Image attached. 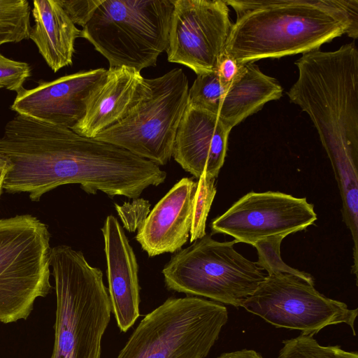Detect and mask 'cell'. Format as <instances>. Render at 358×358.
Listing matches in <instances>:
<instances>
[{
    "instance_id": "cell-6",
    "label": "cell",
    "mask_w": 358,
    "mask_h": 358,
    "mask_svg": "<svg viewBox=\"0 0 358 358\" xmlns=\"http://www.w3.org/2000/svg\"><path fill=\"white\" fill-rule=\"evenodd\" d=\"M227 321L220 303L170 297L144 317L117 358H205Z\"/></svg>"
},
{
    "instance_id": "cell-9",
    "label": "cell",
    "mask_w": 358,
    "mask_h": 358,
    "mask_svg": "<svg viewBox=\"0 0 358 358\" xmlns=\"http://www.w3.org/2000/svg\"><path fill=\"white\" fill-rule=\"evenodd\" d=\"M148 82V92L129 115L94 138L164 166L173 156L177 129L188 103L189 82L182 69Z\"/></svg>"
},
{
    "instance_id": "cell-14",
    "label": "cell",
    "mask_w": 358,
    "mask_h": 358,
    "mask_svg": "<svg viewBox=\"0 0 358 358\" xmlns=\"http://www.w3.org/2000/svg\"><path fill=\"white\" fill-rule=\"evenodd\" d=\"M217 115L187 106L177 129L173 157L199 179L216 178L224 164L230 133Z\"/></svg>"
},
{
    "instance_id": "cell-5",
    "label": "cell",
    "mask_w": 358,
    "mask_h": 358,
    "mask_svg": "<svg viewBox=\"0 0 358 358\" xmlns=\"http://www.w3.org/2000/svg\"><path fill=\"white\" fill-rule=\"evenodd\" d=\"M172 0H101L83 27L82 37L108 62L138 72L156 66L166 50Z\"/></svg>"
},
{
    "instance_id": "cell-24",
    "label": "cell",
    "mask_w": 358,
    "mask_h": 358,
    "mask_svg": "<svg viewBox=\"0 0 358 358\" xmlns=\"http://www.w3.org/2000/svg\"><path fill=\"white\" fill-rule=\"evenodd\" d=\"M215 181V178L207 176L205 171L198 179L194 200L190 243L206 234V220L216 194Z\"/></svg>"
},
{
    "instance_id": "cell-15",
    "label": "cell",
    "mask_w": 358,
    "mask_h": 358,
    "mask_svg": "<svg viewBox=\"0 0 358 358\" xmlns=\"http://www.w3.org/2000/svg\"><path fill=\"white\" fill-rule=\"evenodd\" d=\"M196 187L192 178L180 179L142 221L136 240L150 257L178 252L187 243Z\"/></svg>"
},
{
    "instance_id": "cell-11",
    "label": "cell",
    "mask_w": 358,
    "mask_h": 358,
    "mask_svg": "<svg viewBox=\"0 0 358 358\" xmlns=\"http://www.w3.org/2000/svg\"><path fill=\"white\" fill-rule=\"evenodd\" d=\"M168 60L197 75L216 71L232 24L224 0H172Z\"/></svg>"
},
{
    "instance_id": "cell-13",
    "label": "cell",
    "mask_w": 358,
    "mask_h": 358,
    "mask_svg": "<svg viewBox=\"0 0 358 358\" xmlns=\"http://www.w3.org/2000/svg\"><path fill=\"white\" fill-rule=\"evenodd\" d=\"M106 73V69L100 68L40 81L34 88L23 87L17 92L10 109L43 122L71 129L84 117L92 93Z\"/></svg>"
},
{
    "instance_id": "cell-26",
    "label": "cell",
    "mask_w": 358,
    "mask_h": 358,
    "mask_svg": "<svg viewBox=\"0 0 358 358\" xmlns=\"http://www.w3.org/2000/svg\"><path fill=\"white\" fill-rule=\"evenodd\" d=\"M74 24L83 27L101 0H58Z\"/></svg>"
},
{
    "instance_id": "cell-29",
    "label": "cell",
    "mask_w": 358,
    "mask_h": 358,
    "mask_svg": "<svg viewBox=\"0 0 358 358\" xmlns=\"http://www.w3.org/2000/svg\"><path fill=\"white\" fill-rule=\"evenodd\" d=\"M12 167L10 160L0 153V174L7 173Z\"/></svg>"
},
{
    "instance_id": "cell-20",
    "label": "cell",
    "mask_w": 358,
    "mask_h": 358,
    "mask_svg": "<svg viewBox=\"0 0 358 358\" xmlns=\"http://www.w3.org/2000/svg\"><path fill=\"white\" fill-rule=\"evenodd\" d=\"M30 14L27 0H0V46L29 39Z\"/></svg>"
},
{
    "instance_id": "cell-21",
    "label": "cell",
    "mask_w": 358,
    "mask_h": 358,
    "mask_svg": "<svg viewBox=\"0 0 358 358\" xmlns=\"http://www.w3.org/2000/svg\"><path fill=\"white\" fill-rule=\"evenodd\" d=\"M227 89L216 71L197 75L189 88L187 105L217 115Z\"/></svg>"
},
{
    "instance_id": "cell-12",
    "label": "cell",
    "mask_w": 358,
    "mask_h": 358,
    "mask_svg": "<svg viewBox=\"0 0 358 358\" xmlns=\"http://www.w3.org/2000/svg\"><path fill=\"white\" fill-rule=\"evenodd\" d=\"M317 216L313 204L280 192H250L210 224L213 234L229 235L254 245L260 239L287 235L313 224Z\"/></svg>"
},
{
    "instance_id": "cell-22",
    "label": "cell",
    "mask_w": 358,
    "mask_h": 358,
    "mask_svg": "<svg viewBox=\"0 0 358 358\" xmlns=\"http://www.w3.org/2000/svg\"><path fill=\"white\" fill-rule=\"evenodd\" d=\"M282 343L278 358H358L357 352L345 351L340 346L321 345L312 335L301 334Z\"/></svg>"
},
{
    "instance_id": "cell-28",
    "label": "cell",
    "mask_w": 358,
    "mask_h": 358,
    "mask_svg": "<svg viewBox=\"0 0 358 358\" xmlns=\"http://www.w3.org/2000/svg\"><path fill=\"white\" fill-rule=\"evenodd\" d=\"M217 358H263L258 352L252 350H241L222 354Z\"/></svg>"
},
{
    "instance_id": "cell-27",
    "label": "cell",
    "mask_w": 358,
    "mask_h": 358,
    "mask_svg": "<svg viewBox=\"0 0 358 358\" xmlns=\"http://www.w3.org/2000/svg\"><path fill=\"white\" fill-rule=\"evenodd\" d=\"M240 65L231 57L222 54L216 72L222 83L227 88L236 75Z\"/></svg>"
},
{
    "instance_id": "cell-25",
    "label": "cell",
    "mask_w": 358,
    "mask_h": 358,
    "mask_svg": "<svg viewBox=\"0 0 358 358\" xmlns=\"http://www.w3.org/2000/svg\"><path fill=\"white\" fill-rule=\"evenodd\" d=\"M31 74L29 64L8 59L0 52V87L17 93Z\"/></svg>"
},
{
    "instance_id": "cell-4",
    "label": "cell",
    "mask_w": 358,
    "mask_h": 358,
    "mask_svg": "<svg viewBox=\"0 0 358 358\" xmlns=\"http://www.w3.org/2000/svg\"><path fill=\"white\" fill-rule=\"evenodd\" d=\"M50 266L57 298L50 358H100L112 312L101 270L66 245L51 248Z\"/></svg>"
},
{
    "instance_id": "cell-18",
    "label": "cell",
    "mask_w": 358,
    "mask_h": 358,
    "mask_svg": "<svg viewBox=\"0 0 358 358\" xmlns=\"http://www.w3.org/2000/svg\"><path fill=\"white\" fill-rule=\"evenodd\" d=\"M34 25L32 40L48 66L55 72L73 63L75 41L82 37L58 0H34L31 10Z\"/></svg>"
},
{
    "instance_id": "cell-16",
    "label": "cell",
    "mask_w": 358,
    "mask_h": 358,
    "mask_svg": "<svg viewBox=\"0 0 358 358\" xmlns=\"http://www.w3.org/2000/svg\"><path fill=\"white\" fill-rule=\"evenodd\" d=\"M101 231L112 312L120 331L126 332L140 316L137 259L116 217L108 215Z\"/></svg>"
},
{
    "instance_id": "cell-3",
    "label": "cell",
    "mask_w": 358,
    "mask_h": 358,
    "mask_svg": "<svg viewBox=\"0 0 358 358\" xmlns=\"http://www.w3.org/2000/svg\"><path fill=\"white\" fill-rule=\"evenodd\" d=\"M299 76L287 92L311 119L330 159L340 194L358 191V50H315L296 61Z\"/></svg>"
},
{
    "instance_id": "cell-30",
    "label": "cell",
    "mask_w": 358,
    "mask_h": 358,
    "mask_svg": "<svg viewBox=\"0 0 358 358\" xmlns=\"http://www.w3.org/2000/svg\"><path fill=\"white\" fill-rule=\"evenodd\" d=\"M6 173H3L0 174V196L1 195L2 190L3 189V184L4 178H5V176Z\"/></svg>"
},
{
    "instance_id": "cell-31",
    "label": "cell",
    "mask_w": 358,
    "mask_h": 358,
    "mask_svg": "<svg viewBox=\"0 0 358 358\" xmlns=\"http://www.w3.org/2000/svg\"><path fill=\"white\" fill-rule=\"evenodd\" d=\"M2 89L1 87H0V90Z\"/></svg>"
},
{
    "instance_id": "cell-8",
    "label": "cell",
    "mask_w": 358,
    "mask_h": 358,
    "mask_svg": "<svg viewBox=\"0 0 358 358\" xmlns=\"http://www.w3.org/2000/svg\"><path fill=\"white\" fill-rule=\"evenodd\" d=\"M50 233L36 217L0 219V322L26 320L52 289Z\"/></svg>"
},
{
    "instance_id": "cell-1",
    "label": "cell",
    "mask_w": 358,
    "mask_h": 358,
    "mask_svg": "<svg viewBox=\"0 0 358 358\" xmlns=\"http://www.w3.org/2000/svg\"><path fill=\"white\" fill-rule=\"evenodd\" d=\"M0 153L12 164L3 189L28 193L32 201L67 184L87 194L136 199L166 178L159 166L122 148L19 114L4 127Z\"/></svg>"
},
{
    "instance_id": "cell-19",
    "label": "cell",
    "mask_w": 358,
    "mask_h": 358,
    "mask_svg": "<svg viewBox=\"0 0 358 358\" xmlns=\"http://www.w3.org/2000/svg\"><path fill=\"white\" fill-rule=\"evenodd\" d=\"M282 88L276 80L262 73L254 62L241 64L227 87L217 116L230 131L264 104L282 96Z\"/></svg>"
},
{
    "instance_id": "cell-2",
    "label": "cell",
    "mask_w": 358,
    "mask_h": 358,
    "mask_svg": "<svg viewBox=\"0 0 358 358\" xmlns=\"http://www.w3.org/2000/svg\"><path fill=\"white\" fill-rule=\"evenodd\" d=\"M236 13L224 53L241 65L358 35V0H227Z\"/></svg>"
},
{
    "instance_id": "cell-10",
    "label": "cell",
    "mask_w": 358,
    "mask_h": 358,
    "mask_svg": "<svg viewBox=\"0 0 358 358\" xmlns=\"http://www.w3.org/2000/svg\"><path fill=\"white\" fill-rule=\"evenodd\" d=\"M241 307L278 328L313 336L327 326L345 323L355 336L357 308L325 296L292 274L268 275Z\"/></svg>"
},
{
    "instance_id": "cell-23",
    "label": "cell",
    "mask_w": 358,
    "mask_h": 358,
    "mask_svg": "<svg viewBox=\"0 0 358 358\" xmlns=\"http://www.w3.org/2000/svg\"><path fill=\"white\" fill-rule=\"evenodd\" d=\"M284 236L277 235L257 241L254 247L258 255L257 265L268 272V275L278 273L292 274L314 285V279L308 273L294 268L285 264L280 257V245Z\"/></svg>"
},
{
    "instance_id": "cell-17",
    "label": "cell",
    "mask_w": 358,
    "mask_h": 358,
    "mask_svg": "<svg viewBox=\"0 0 358 358\" xmlns=\"http://www.w3.org/2000/svg\"><path fill=\"white\" fill-rule=\"evenodd\" d=\"M149 90L148 78L126 66L108 69L101 83L92 93L84 117L71 129L87 138L125 118Z\"/></svg>"
},
{
    "instance_id": "cell-7",
    "label": "cell",
    "mask_w": 358,
    "mask_h": 358,
    "mask_svg": "<svg viewBox=\"0 0 358 358\" xmlns=\"http://www.w3.org/2000/svg\"><path fill=\"white\" fill-rule=\"evenodd\" d=\"M236 243L217 241L206 234L176 252L162 271L166 287L241 307L266 275L256 262L236 250Z\"/></svg>"
}]
</instances>
